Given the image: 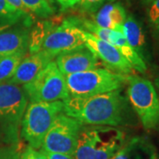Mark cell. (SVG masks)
Wrapping results in <instances>:
<instances>
[{
    "label": "cell",
    "instance_id": "obj_2",
    "mask_svg": "<svg viewBox=\"0 0 159 159\" xmlns=\"http://www.w3.org/2000/svg\"><path fill=\"white\" fill-rule=\"evenodd\" d=\"M125 134L109 125H83L74 159H111L125 144Z\"/></svg>",
    "mask_w": 159,
    "mask_h": 159
},
{
    "label": "cell",
    "instance_id": "obj_28",
    "mask_svg": "<svg viewBox=\"0 0 159 159\" xmlns=\"http://www.w3.org/2000/svg\"><path fill=\"white\" fill-rule=\"evenodd\" d=\"M50 1H55V2L58 3V4L60 5V6H61L62 10H65V8H66V0H50Z\"/></svg>",
    "mask_w": 159,
    "mask_h": 159
},
{
    "label": "cell",
    "instance_id": "obj_15",
    "mask_svg": "<svg viewBox=\"0 0 159 159\" xmlns=\"http://www.w3.org/2000/svg\"><path fill=\"white\" fill-rule=\"evenodd\" d=\"M126 19L124 6L120 3H106L93 17V22L103 29L122 32V26Z\"/></svg>",
    "mask_w": 159,
    "mask_h": 159
},
{
    "label": "cell",
    "instance_id": "obj_11",
    "mask_svg": "<svg viewBox=\"0 0 159 159\" xmlns=\"http://www.w3.org/2000/svg\"><path fill=\"white\" fill-rule=\"evenodd\" d=\"M82 45H84V42L81 29L77 27L70 18L57 27L51 28L43 43L42 50H46L57 57L59 53Z\"/></svg>",
    "mask_w": 159,
    "mask_h": 159
},
{
    "label": "cell",
    "instance_id": "obj_24",
    "mask_svg": "<svg viewBox=\"0 0 159 159\" xmlns=\"http://www.w3.org/2000/svg\"><path fill=\"white\" fill-rule=\"evenodd\" d=\"M111 1L113 0H80V5L83 9H85L86 11H93L100 8V6L102 5L110 3Z\"/></svg>",
    "mask_w": 159,
    "mask_h": 159
},
{
    "label": "cell",
    "instance_id": "obj_23",
    "mask_svg": "<svg viewBox=\"0 0 159 159\" xmlns=\"http://www.w3.org/2000/svg\"><path fill=\"white\" fill-rule=\"evenodd\" d=\"M20 159H47V157L43 149H35L28 146L25 150L21 152Z\"/></svg>",
    "mask_w": 159,
    "mask_h": 159
},
{
    "label": "cell",
    "instance_id": "obj_21",
    "mask_svg": "<svg viewBox=\"0 0 159 159\" xmlns=\"http://www.w3.org/2000/svg\"><path fill=\"white\" fill-rule=\"evenodd\" d=\"M140 142H141L140 138L131 139L130 141L125 142V144L122 147V148L111 159H132Z\"/></svg>",
    "mask_w": 159,
    "mask_h": 159
},
{
    "label": "cell",
    "instance_id": "obj_22",
    "mask_svg": "<svg viewBox=\"0 0 159 159\" xmlns=\"http://www.w3.org/2000/svg\"><path fill=\"white\" fill-rule=\"evenodd\" d=\"M21 151L18 144L0 146V159H20Z\"/></svg>",
    "mask_w": 159,
    "mask_h": 159
},
{
    "label": "cell",
    "instance_id": "obj_30",
    "mask_svg": "<svg viewBox=\"0 0 159 159\" xmlns=\"http://www.w3.org/2000/svg\"><path fill=\"white\" fill-rule=\"evenodd\" d=\"M147 2H152V1H154V0H146Z\"/></svg>",
    "mask_w": 159,
    "mask_h": 159
},
{
    "label": "cell",
    "instance_id": "obj_13",
    "mask_svg": "<svg viewBox=\"0 0 159 159\" xmlns=\"http://www.w3.org/2000/svg\"><path fill=\"white\" fill-rule=\"evenodd\" d=\"M31 24L32 19L30 18L0 31V58L22 50H29Z\"/></svg>",
    "mask_w": 159,
    "mask_h": 159
},
{
    "label": "cell",
    "instance_id": "obj_17",
    "mask_svg": "<svg viewBox=\"0 0 159 159\" xmlns=\"http://www.w3.org/2000/svg\"><path fill=\"white\" fill-rule=\"evenodd\" d=\"M31 15L11 6L6 0H0V31L22 22Z\"/></svg>",
    "mask_w": 159,
    "mask_h": 159
},
{
    "label": "cell",
    "instance_id": "obj_3",
    "mask_svg": "<svg viewBox=\"0 0 159 159\" xmlns=\"http://www.w3.org/2000/svg\"><path fill=\"white\" fill-rule=\"evenodd\" d=\"M28 102L21 86L8 82L0 84V146L19 143Z\"/></svg>",
    "mask_w": 159,
    "mask_h": 159
},
{
    "label": "cell",
    "instance_id": "obj_9",
    "mask_svg": "<svg viewBox=\"0 0 159 159\" xmlns=\"http://www.w3.org/2000/svg\"><path fill=\"white\" fill-rule=\"evenodd\" d=\"M71 19L77 27L85 31H88L89 33L96 35L99 39L114 46L128 60L133 68L141 74H145V72L147 71L146 63L142 60L141 57L127 43L122 32L103 29L102 27L97 26L92 20L87 19H81V18H71Z\"/></svg>",
    "mask_w": 159,
    "mask_h": 159
},
{
    "label": "cell",
    "instance_id": "obj_20",
    "mask_svg": "<svg viewBox=\"0 0 159 159\" xmlns=\"http://www.w3.org/2000/svg\"><path fill=\"white\" fill-rule=\"evenodd\" d=\"M148 18L154 36L157 40H159V0L151 2L148 8Z\"/></svg>",
    "mask_w": 159,
    "mask_h": 159
},
{
    "label": "cell",
    "instance_id": "obj_5",
    "mask_svg": "<svg viewBox=\"0 0 159 159\" xmlns=\"http://www.w3.org/2000/svg\"><path fill=\"white\" fill-rule=\"evenodd\" d=\"M126 97L142 126L148 131L159 130V97L151 81L129 75Z\"/></svg>",
    "mask_w": 159,
    "mask_h": 159
},
{
    "label": "cell",
    "instance_id": "obj_27",
    "mask_svg": "<svg viewBox=\"0 0 159 159\" xmlns=\"http://www.w3.org/2000/svg\"><path fill=\"white\" fill-rule=\"evenodd\" d=\"M80 0H66V9H68V8H71V7H74L76 5H79Z\"/></svg>",
    "mask_w": 159,
    "mask_h": 159
},
{
    "label": "cell",
    "instance_id": "obj_10",
    "mask_svg": "<svg viewBox=\"0 0 159 159\" xmlns=\"http://www.w3.org/2000/svg\"><path fill=\"white\" fill-rule=\"evenodd\" d=\"M81 36L84 44L108 67V70L124 75H132L134 74V69L130 63L114 46L82 29Z\"/></svg>",
    "mask_w": 159,
    "mask_h": 159
},
{
    "label": "cell",
    "instance_id": "obj_1",
    "mask_svg": "<svg viewBox=\"0 0 159 159\" xmlns=\"http://www.w3.org/2000/svg\"><path fill=\"white\" fill-rule=\"evenodd\" d=\"M64 113L86 125L122 126L133 122L132 107L122 89L84 98L63 101Z\"/></svg>",
    "mask_w": 159,
    "mask_h": 159
},
{
    "label": "cell",
    "instance_id": "obj_6",
    "mask_svg": "<svg viewBox=\"0 0 159 159\" xmlns=\"http://www.w3.org/2000/svg\"><path fill=\"white\" fill-rule=\"evenodd\" d=\"M64 112V102H29L21 122L20 134L35 149L42 147L43 141L55 119Z\"/></svg>",
    "mask_w": 159,
    "mask_h": 159
},
{
    "label": "cell",
    "instance_id": "obj_14",
    "mask_svg": "<svg viewBox=\"0 0 159 159\" xmlns=\"http://www.w3.org/2000/svg\"><path fill=\"white\" fill-rule=\"evenodd\" d=\"M55 56L46 50H41L25 57L19 65L15 74L7 82L15 85H25L36 77L49 63L55 59Z\"/></svg>",
    "mask_w": 159,
    "mask_h": 159
},
{
    "label": "cell",
    "instance_id": "obj_8",
    "mask_svg": "<svg viewBox=\"0 0 159 159\" xmlns=\"http://www.w3.org/2000/svg\"><path fill=\"white\" fill-rule=\"evenodd\" d=\"M83 124L64 112L55 119L43 141L41 149L50 153L73 155Z\"/></svg>",
    "mask_w": 159,
    "mask_h": 159
},
{
    "label": "cell",
    "instance_id": "obj_19",
    "mask_svg": "<svg viewBox=\"0 0 159 159\" xmlns=\"http://www.w3.org/2000/svg\"><path fill=\"white\" fill-rule=\"evenodd\" d=\"M21 2L29 11L40 18L51 17L55 12L49 0H21Z\"/></svg>",
    "mask_w": 159,
    "mask_h": 159
},
{
    "label": "cell",
    "instance_id": "obj_18",
    "mask_svg": "<svg viewBox=\"0 0 159 159\" xmlns=\"http://www.w3.org/2000/svg\"><path fill=\"white\" fill-rule=\"evenodd\" d=\"M27 52L28 50H22L0 58V84L7 82L13 76L19 65L26 57Z\"/></svg>",
    "mask_w": 159,
    "mask_h": 159
},
{
    "label": "cell",
    "instance_id": "obj_12",
    "mask_svg": "<svg viewBox=\"0 0 159 159\" xmlns=\"http://www.w3.org/2000/svg\"><path fill=\"white\" fill-rule=\"evenodd\" d=\"M54 61L64 76L98 68L99 66L98 58L85 44L59 53Z\"/></svg>",
    "mask_w": 159,
    "mask_h": 159
},
{
    "label": "cell",
    "instance_id": "obj_7",
    "mask_svg": "<svg viewBox=\"0 0 159 159\" xmlns=\"http://www.w3.org/2000/svg\"><path fill=\"white\" fill-rule=\"evenodd\" d=\"M22 89L29 102H63L70 97L66 78L54 60Z\"/></svg>",
    "mask_w": 159,
    "mask_h": 159
},
{
    "label": "cell",
    "instance_id": "obj_4",
    "mask_svg": "<svg viewBox=\"0 0 159 159\" xmlns=\"http://www.w3.org/2000/svg\"><path fill=\"white\" fill-rule=\"evenodd\" d=\"M129 75L111 70L96 68L65 76L71 97L84 98L121 89L127 83Z\"/></svg>",
    "mask_w": 159,
    "mask_h": 159
},
{
    "label": "cell",
    "instance_id": "obj_26",
    "mask_svg": "<svg viewBox=\"0 0 159 159\" xmlns=\"http://www.w3.org/2000/svg\"><path fill=\"white\" fill-rule=\"evenodd\" d=\"M11 6H13L14 8H16L20 11H23V12H26V13H29V11L22 4L21 0H6Z\"/></svg>",
    "mask_w": 159,
    "mask_h": 159
},
{
    "label": "cell",
    "instance_id": "obj_16",
    "mask_svg": "<svg viewBox=\"0 0 159 159\" xmlns=\"http://www.w3.org/2000/svg\"><path fill=\"white\" fill-rule=\"evenodd\" d=\"M122 34H124L131 47L147 64L148 54L145 34L142 30V25L134 16H126L125 22L122 26Z\"/></svg>",
    "mask_w": 159,
    "mask_h": 159
},
{
    "label": "cell",
    "instance_id": "obj_25",
    "mask_svg": "<svg viewBox=\"0 0 159 159\" xmlns=\"http://www.w3.org/2000/svg\"><path fill=\"white\" fill-rule=\"evenodd\" d=\"M43 152L47 157V159H74L73 155H67V154L60 153H50V152Z\"/></svg>",
    "mask_w": 159,
    "mask_h": 159
},
{
    "label": "cell",
    "instance_id": "obj_29",
    "mask_svg": "<svg viewBox=\"0 0 159 159\" xmlns=\"http://www.w3.org/2000/svg\"><path fill=\"white\" fill-rule=\"evenodd\" d=\"M155 83H156V86L158 88V89H159V75L156 78V80H155Z\"/></svg>",
    "mask_w": 159,
    "mask_h": 159
}]
</instances>
